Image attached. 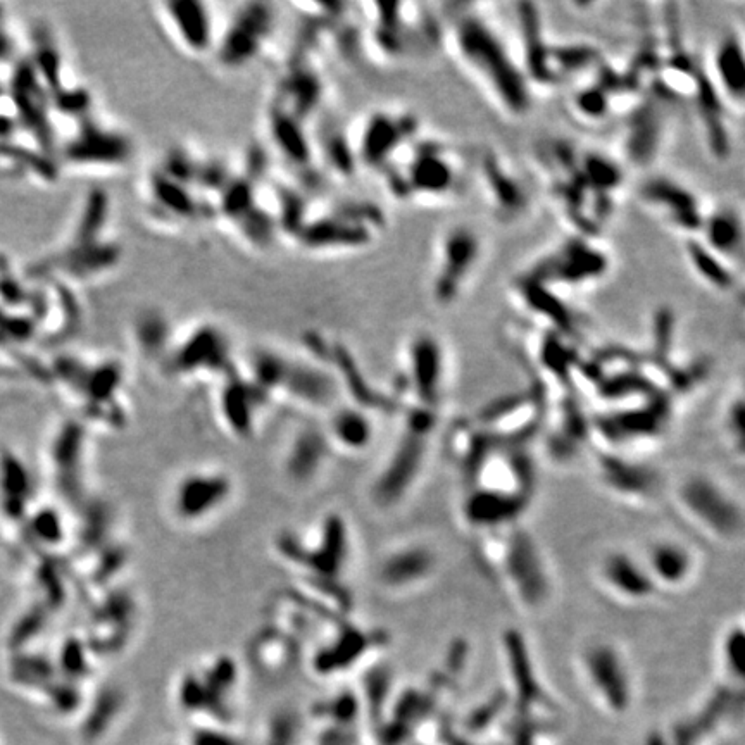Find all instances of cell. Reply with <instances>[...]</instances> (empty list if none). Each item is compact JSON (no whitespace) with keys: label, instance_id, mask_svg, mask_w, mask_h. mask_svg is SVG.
<instances>
[{"label":"cell","instance_id":"15","mask_svg":"<svg viewBox=\"0 0 745 745\" xmlns=\"http://www.w3.org/2000/svg\"><path fill=\"white\" fill-rule=\"evenodd\" d=\"M528 499V495L478 487L464 501V520L478 530H501L504 526H516Z\"/></svg>","mask_w":745,"mask_h":745},{"label":"cell","instance_id":"27","mask_svg":"<svg viewBox=\"0 0 745 745\" xmlns=\"http://www.w3.org/2000/svg\"><path fill=\"white\" fill-rule=\"evenodd\" d=\"M639 745H670V742H668V739L664 735L652 733V735H647Z\"/></svg>","mask_w":745,"mask_h":745},{"label":"cell","instance_id":"21","mask_svg":"<svg viewBox=\"0 0 745 745\" xmlns=\"http://www.w3.org/2000/svg\"><path fill=\"white\" fill-rule=\"evenodd\" d=\"M627 138V154L637 163L649 161L658 149L663 119L656 107H642L635 111Z\"/></svg>","mask_w":745,"mask_h":745},{"label":"cell","instance_id":"20","mask_svg":"<svg viewBox=\"0 0 745 745\" xmlns=\"http://www.w3.org/2000/svg\"><path fill=\"white\" fill-rule=\"evenodd\" d=\"M702 244L721 257L733 256L742 247V221L732 207H718L702 225Z\"/></svg>","mask_w":745,"mask_h":745},{"label":"cell","instance_id":"6","mask_svg":"<svg viewBox=\"0 0 745 745\" xmlns=\"http://www.w3.org/2000/svg\"><path fill=\"white\" fill-rule=\"evenodd\" d=\"M437 418L430 414L411 413L407 421V432L395 449L385 473L378 482V501L395 504L404 499L411 490L425 464L426 452L432 439Z\"/></svg>","mask_w":745,"mask_h":745},{"label":"cell","instance_id":"26","mask_svg":"<svg viewBox=\"0 0 745 745\" xmlns=\"http://www.w3.org/2000/svg\"><path fill=\"white\" fill-rule=\"evenodd\" d=\"M337 433L344 444L361 449L371 437L370 425L359 413H344L337 421Z\"/></svg>","mask_w":745,"mask_h":745},{"label":"cell","instance_id":"10","mask_svg":"<svg viewBox=\"0 0 745 745\" xmlns=\"http://www.w3.org/2000/svg\"><path fill=\"white\" fill-rule=\"evenodd\" d=\"M416 133V121L411 116L371 114L359 130V157L364 164L380 166L385 159L401 154Z\"/></svg>","mask_w":745,"mask_h":745},{"label":"cell","instance_id":"2","mask_svg":"<svg viewBox=\"0 0 745 745\" xmlns=\"http://www.w3.org/2000/svg\"><path fill=\"white\" fill-rule=\"evenodd\" d=\"M492 547L490 561L501 576L502 585L508 589L516 604L528 613H539L552 597V576L540 545L532 535L511 526Z\"/></svg>","mask_w":745,"mask_h":745},{"label":"cell","instance_id":"23","mask_svg":"<svg viewBox=\"0 0 745 745\" xmlns=\"http://www.w3.org/2000/svg\"><path fill=\"white\" fill-rule=\"evenodd\" d=\"M506 652H508L509 666L513 670L514 689H516L518 699L525 702L523 706H530L535 701L540 702L542 699L540 683H537V678L533 677L532 663L526 652V645H523L516 633H508Z\"/></svg>","mask_w":745,"mask_h":745},{"label":"cell","instance_id":"25","mask_svg":"<svg viewBox=\"0 0 745 745\" xmlns=\"http://www.w3.org/2000/svg\"><path fill=\"white\" fill-rule=\"evenodd\" d=\"M723 426H725L728 444L732 445V451L737 454V458H744L742 456L745 445L744 397L742 394H737V397L728 404Z\"/></svg>","mask_w":745,"mask_h":745},{"label":"cell","instance_id":"4","mask_svg":"<svg viewBox=\"0 0 745 745\" xmlns=\"http://www.w3.org/2000/svg\"><path fill=\"white\" fill-rule=\"evenodd\" d=\"M404 166L390 180L399 197L444 201L458 194L461 171L456 154L437 142L407 144Z\"/></svg>","mask_w":745,"mask_h":745},{"label":"cell","instance_id":"8","mask_svg":"<svg viewBox=\"0 0 745 745\" xmlns=\"http://www.w3.org/2000/svg\"><path fill=\"white\" fill-rule=\"evenodd\" d=\"M444 351L432 335H416L407 349V387L420 406L435 411L444 390Z\"/></svg>","mask_w":745,"mask_h":745},{"label":"cell","instance_id":"9","mask_svg":"<svg viewBox=\"0 0 745 745\" xmlns=\"http://www.w3.org/2000/svg\"><path fill=\"white\" fill-rule=\"evenodd\" d=\"M599 476L602 485L611 494L640 506L651 504L663 485L658 471L651 466L616 454H602L599 459Z\"/></svg>","mask_w":745,"mask_h":745},{"label":"cell","instance_id":"16","mask_svg":"<svg viewBox=\"0 0 745 745\" xmlns=\"http://www.w3.org/2000/svg\"><path fill=\"white\" fill-rule=\"evenodd\" d=\"M480 178L485 197L501 220H516L525 213L528 206L525 187L508 164L502 161V157L492 152L483 157Z\"/></svg>","mask_w":745,"mask_h":745},{"label":"cell","instance_id":"14","mask_svg":"<svg viewBox=\"0 0 745 745\" xmlns=\"http://www.w3.org/2000/svg\"><path fill=\"white\" fill-rule=\"evenodd\" d=\"M704 76L713 88L721 104L742 109L744 106L745 66L742 40L735 33H730L720 40L709 61L708 71Z\"/></svg>","mask_w":745,"mask_h":745},{"label":"cell","instance_id":"7","mask_svg":"<svg viewBox=\"0 0 745 745\" xmlns=\"http://www.w3.org/2000/svg\"><path fill=\"white\" fill-rule=\"evenodd\" d=\"M480 254V238L471 228L454 226L440 238L432 282L433 299L439 306H451L458 301Z\"/></svg>","mask_w":745,"mask_h":745},{"label":"cell","instance_id":"24","mask_svg":"<svg viewBox=\"0 0 745 745\" xmlns=\"http://www.w3.org/2000/svg\"><path fill=\"white\" fill-rule=\"evenodd\" d=\"M745 633L742 623H735L728 628L720 645L721 670L728 682L744 683Z\"/></svg>","mask_w":745,"mask_h":745},{"label":"cell","instance_id":"1","mask_svg":"<svg viewBox=\"0 0 745 745\" xmlns=\"http://www.w3.org/2000/svg\"><path fill=\"white\" fill-rule=\"evenodd\" d=\"M447 40L458 63L480 83L502 113L521 118L530 111L532 97L523 69L483 19L475 14L459 18Z\"/></svg>","mask_w":745,"mask_h":745},{"label":"cell","instance_id":"13","mask_svg":"<svg viewBox=\"0 0 745 745\" xmlns=\"http://www.w3.org/2000/svg\"><path fill=\"white\" fill-rule=\"evenodd\" d=\"M599 578L609 594L630 604L652 601L659 592L642 559H635L628 552H611L602 559Z\"/></svg>","mask_w":745,"mask_h":745},{"label":"cell","instance_id":"5","mask_svg":"<svg viewBox=\"0 0 745 745\" xmlns=\"http://www.w3.org/2000/svg\"><path fill=\"white\" fill-rule=\"evenodd\" d=\"M583 680L597 706L623 716L632 708L633 678L623 652L611 642L587 645L580 656Z\"/></svg>","mask_w":745,"mask_h":745},{"label":"cell","instance_id":"18","mask_svg":"<svg viewBox=\"0 0 745 745\" xmlns=\"http://www.w3.org/2000/svg\"><path fill=\"white\" fill-rule=\"evenodd\" d=\"M439 559L432 547L411 544L394 551L380 568V582L392 590H413L432 580Z\"/></svg>","mask_w":745,"mask_h":745},{"label":"cell","instance_id":"12","mask_svg":"<svg viewBox=\"0 0 745 745\" xmlns=\"http://www.w3.org/2000/svg\"><path fill=\"white\" fill-rule=\"evenodd\" d=\"M608 266L606 254L582 240L576 244L564 245L558 254L540 264L532 276L535 280L551 278L552 282L575 287L601 278Z\"/></svg>","mask_w":745,"mask_h":745},{"label":"cell","instance_id":"11","mask_svg":"<svg viewBox=\"0 0 745 745\" xmlns=\"http://www.w3.org/2000/svg\"><path fill=\"white\" fill-rule=\"evenodd\" d=\"M642 201L652 211L682 232L699 233L706 214L692 192L668 178H654L640 192Z\"/></svg>","mask_w":745,"mask_h":745},{"label":"cell","instance_id":"17","mask_svg":"<svg viewBox=\"0 0 745 745\" xmlns=\"http://www.w3.org/2000/svg\"><path fill=\"white\" fill-rule=\"evenodd\" d=\"M161 23L188 54H204L213 44V18L204 4H161Z\"/></svg>","mask_w":745,"mask_h":745},{"label":"cell","instance_id":"22","mask_svg":"<svg viewBox=\"0 0 745 745\" xmlns=\"http://www.w3.org/2000/svg\"><path fill=\"white\" fill-rule=\"evenodd\" d=\"M685 254L692 270L708 285L720 290H730L733 287V271L727 261L720 254L711 251L708 245L702 244V240L690 237L685 242Z\"/></svg>","mask_w":745,"mask_h":745},{"label":"cell","instance_id":"19","mask_svg":"<svg viewBox=\"0 0 745 745\" xmlns=\"http://www.w3.org/2000/svg\"><path fill=\"white\" fill-rule=\"evenodd\" d=\"M642 563L658 590L682 589L695 573L694 552L675 539H661L651 544Z\"/></svg>","mask_w":745,"mask_h":745},{"label":"cell","instance_id":"3","mask_svg":"<svg viewBox=\"0 0 745 745\" xmlns=\"http://www.w3.org/2000/svg\"><path fill=\"white\" fill-rule=\"evenodd\" d=\"M680 513L708 539L735 544L744 537V508L721 483L708 475H689L675 494Z\"/></svg>","mask_w":745,"mask_h":745}]
</instances>
